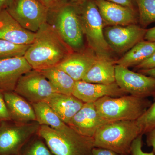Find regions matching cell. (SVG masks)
<instances>
[{"label":"cell","mask_w":155,"mask_h":155,"mask_svg":"<svg viewBox=\"0 0 155 155\" xmlns=\"http://www.w3.org/2000/svg\"><path fill=\"white\" fill-rule=\"evenodd\" d=\"M24 57L32 69L42 70L57 66L74 52L55 28L46 22L35 32Z\"/></svg>","instance_id":"obj_1"},{"label":"cell","mask_w":155,"mask_h":155,"mask_svg":"<svg viewBox=\"0 0 155 155\" xmlns=\"http://www.w3.org/2000/svg\"><path fill=\"white\" fill-rule=\"evenodd\" d=\"M47 22L52 25L73 51L85 50L84 35L77 5L61 0L48 9Z\"/></svg>","instance_id":"obj_2"},{"label":"cell","mask_w":155,"mask_h":155,"mask_svg":"<svg viewBox=\"0 0 155 155\" xmlns=\"http://www.w3.org/2000/svg\"><path fill=\"white\" fill-rule=\"evenodd\" d=\"M140 134H143L137 120L108 122L101 126L95 134L94 146L129 155L132 143Z\"/></svg>","instance_id":"obj_3"},{"label":"cell","mask_w":155,"mask_h":155,"mask_svg":"<svg viewBox=\"0 0 155 155\" xmlns=\"http://www.w3.org/2000/svg\"><path fill=\"white\" fill-rule=\"evenodd\" d=\"M38 134L45 140L55 155H91L94 147L93 137L81 135L69 126L58 130L41 125Z\"/></svg>","instance_id":"obj_4"},{"label":"cell","mask_w":155,"mask_h":155,"mask_svg":"<svg viewBox=\"0 0 155 155\" xmlns=\"http://www.w3.org/2000/svg\"><path fill=\"white\" fill-rule=\"evenodd\" d=\"M100 116L108 122L137 120L152 102L147 98L131 95L105 96L94 103Z\"/></svg>","instance_id":"obj_5"},{"label":"cell","mask_w":155,"mask_h":155,"mask_svg":"<svg viewBox=\"0 0 155 155\" xmlns=\"http://www.w3.org/2000/svg\"><path fill=\"white\" fill-rule=\"evenodd\" d=\"M84 35L89 46L99 58L111 59V49L104 35V22L95 0L77 5Z\"/></svg>","instance_id":"obj_6"},{"label":"cell","mask_w":155,"mask_h":155,"mask_svg":"<svg viewBox=\"0 0 155 155\" xmlns=\"http://www.w3.org/2000/svg\"><path fill=\"white\" fill-rule=\"evenodd\" d=\"M40 127L37 121L24 124L1 121L0 155H19L22 147L38 133Z\"/></svg>","instance_id":"obj_7"},{"label":"cell","mask_w":155,"mask_h":155,"mask_svg":"<svg viewBox=\"0 0 155 155\" xmlns=\"http://www.w3.org/2000/svg\"><path fill=\"white\" fill-rule=\"evenodd\" d=\"M6 9L23 28L32 32L47 22L48 8L39 0H13Z\"/></svg>","instance_id":"obj_8"},{"label":"cell","mask_w":155,"mask_h":155,"mask_svg":"<svg viewBox=\"0 0 155 155\" xmlns=\"http://www.w3.org/2000/svg\"><path fill=\"white\" fill-rule=\"evenodd\" d=\"M14 91L31 104L45 101L58 93L40 71L33 69L20 78Z\"/></svg>","instance_id":"obj_9"},{"label":"cell","mask_w":155,"mask_h":155,"mask_svg":"<svg viewBox=\"0 0 155 155\" xmlns=\"http://www.w3.org/2000/svg\"><path fill=\"white\" fill-rule=\"evenodd\" d=\"M116 82L127 94L139 97L155 96V78L115 65Z\"/></svg>","instance_id":"obj_10"},{"label":"cell","mask_w":155,"mask_h":155,"mask_svg":"<svg viewBox=\"0 0 155 155\" xmlns=\"http://www.w3.org/2000/svg\"><path fill=\"white\" fill-rule=\"evenodd\" d=\"M147 29L136 24L111 25L104 30V35L111 50L118 53L127 52L144 38Z\"/></svg>","instance_id":"obj_11"},{"label":"cell","mask_w":155,"mask_h":155,"mask_svg":"<svg viewBox=\"0 0 155 155\" xmlns=\"http://www.w3.org/2000/svg\"><path fill=\"white\" fill-rule=\"evenodd\" d=\"M108 122L100 116L94 103H84L67 125L81 135L93 138L98 129Z\"/></svg>","instance_id":"obj_12"},{"label":"cell","mask_w":155,"mask_h":155,"mask_svg":"<svg viewBox=\"0 0 155 155\" xmlns=\"http://www.w3.org/2000/svg\"><path fill=\"white\" fill-rule=\"evenodd\" d=\"M127 94L116 82L100 84L88 83L82 80L75 81L72 94L84 103H94L104 97H119Z\"/></svg>","instance_id":"obj_13"},{"label":"cell","mask_w":155,"mask_h":155,"mask_svg":"<svg viewBox=\"0 0 155 155\" xmlns=\"http://www.w3.org/2000/svg\"><path fill=\"white\" fill-rule=\"evenodd\" d=\"M31 69L24 56L0 60V91H14L20 78Z\"/></svg>","instance_id":"obj_14"},{"label":"cell","mask_w":155,"mask_h":155,"mask_svg":"<svg viewBox=\"0 0 155 155\" xmlns=\"http://www.w3.org/2000/svg\"><path fill=\"white\" fill-rule=\"evenodd\" d=\"M95 1L104 24L124 26L136 24L139 20L138 11L106 0Z\"/></svg>","instance_id":"obj_15"},{"label":"cell","mask_w":155,"mask_h":155,"mask_svg":"<svg viewBox=\"0 0 155 155\" xmlns=\"http://www.w3.org/2000/svg\"><path fill=\"white\" fill-rule=\"evenodd\" d=\"M35 34L23 28L6 9L0 11V39L16 44L29 45Z\"/></svg>","instance_id":"obj_16"},{"label":"cell","mask_w":155,"mask_h":155,"mask_svg":"<svg viewBox=\"0 0 155 155\" xmlns=\"http://www.w3.org/2000/svg\"><path fill=\"white\" fill-rule=\"evenodd\" d=\"M98 57L92 51L84 50L72 53L57 67L76 81L82 80Z\"/></svg>","instance_id":"obj_17"},{"label":"cell","mask_w":155,"mask_h":155,"mask_svg":"<svg viewBox=\"0 0 155 155\" xmlns=\"http://www.w3.org/2000/svg\"><path fill=\"white\" fill-rule=\"evenodd\" d=\"M11 121L18 124L36 121L32 104L14 91L4 92Z\"/></svg>","instance_id":"obj_18"},{"label":"cell","mask_w":155,"mask_h":155,"mask_svg":"<svg viewBox=\"0 0 155 155\" xmlns=\"http://www.w3.org/2000/svg\"><path fill=\"white\" fill-rule=\"evenodd\" d=\"M61 120L68 125L84 104L73 95L55 93L45 101Z\"/></svg>","instance_id":"obj_19"},{"label":"cell","mask_w":155,"mask_h":155,"mask_svg":"<svg viewBox=\"0 0 155 155\" xmlns=\"http://www.w3.org/2000/svg\"><path fill=\"white\" fill-rule=\"evenodd\" d=\"M115 62L111 59L98 58L82 80L100 84L115 83Z\"/></svg>","instance_id":"obj_20"},{"label":"cell","mask_w":155,"mask_h":155,"mask_svg":"<svg viewBox=\"0 0 155 155\" xmlns=\"http://www.w3.org/2000/svg\"><path fill=\"white\" fill-rule=\"evenodd\" d=\"M155 52V42L142 40L128 50L115 63L127 68L136 66L148 59Z\"/></svg>","instance_id":"obj_21"},{"label":"cell","mask_w":155,"mask_h":155,"mask_svg":"<svg viewBox=\"0 0 155 155\" xmlns=\"http://www.w3.org/2000/svg\"><path fill=\"white\" fill-rule=\"evenodd\" d=\"M39 71L46 78L57 92L72 94L75 81L66 72L57 66Z\"/></svg>","instance_id":"obj_22"},{"label":"cell","mask_w":155,"mask_h":155,"mask_svg":"<svg viewBox=\"0 0 155 155\" xmlns=\"http://www.w3.org/2000/svg\"><path fill=\"white\" fill-rule=\"evenodd\" d=\"M40 125H45L58 130L66 129L68 125L63 122L45 101L31 104Z\"/></svg>","instance_id":"obj_23"},{"label":"cell","mask_w":155,"mask_h":155,"mask_svg":"<svg viewBox=\"0 0 155 155\" xmlns=\"http://www.w3.org/2000/svg\"><path fill=\"white\" fill-rule=\"evenodd\" d=\"M139 21L143 27L155 22V0H135Z\"/></svg>","instance_id":"obj_24"},{"label":"cell","mask_w":155,"mask_h":155,"mask_svg":"<svg viewBox=\"0 0 155 155\" xmlns=\"http://www.w3.org/2000/svg\"><path fill=\"white\" fill-rule=\"evenodd\" d=\"M30 45L16 44L0 39V60L24 56Z\"/></svg>","instance_id":"obj_25"},{"label":"cell","mask_w":155,"mask_h":155,"mask_svg":"<svg viewBox=\"0 0 155 155\" xmlns=\"http://www.w3.org/2000/svg\"><path fill=\"white\" fill-rule=\"evenodd\" d=\"M154 97V102L152 103L144 114L137 120L143 134L155 127V96Z\"/></svg>","instance_id":"obj_26"},{"label":"cell","mask_w":155,"mask_h":155,"mask_svg":"<svg viewBox=\"0 0 155 155\" xmlns=\"http://www.w3.org/2000/svg\"><path fill=\"white\" fill-rule=\"evenodd\" d=\"M24 155H53L41 140H36L26 151Z\"/></svg>","instance_id":"obj_27"},{"label":"cell","mask_w":155,"mask_h":155,"mask_svg":"<svg viewBox=\"0 0 155 155\" xmlns=\"http://www.w3.org/2000/svg\"><path fill=\"white\" fill-rule=\"evenodd\" d=\"M143 135L140 134L134 140L130 149V155H155L153 151L150 153H145L143 151Z\"/></svg>","instance_id":"obj_28"},{"label":"cell","mask_w":155,"mask_h":155,"mask_svg":"<svg viewBox=\"0 0 155 155\" xmlns=\"http://www.w3.org/2000/svg\"><path fill=\"white\" fill-rule=\"evenodd\" d=\"M0 121H11L4 98V92L0 91Z\"/></svg>","instance_id":"obj_29"},{"label":"cell","mask_w":155,"mask_h":155,"mask_svg":"<svg viewBox=\"0 0 155 155\" xmlns=\"http://www.w3.org/2000/svg\"><path fill=\"white\" fill-rule=\"evenodd\" d=\"M136 67L140 70L155 68V52L148 59Z\"/></svg>","instance_id":"obj_30"},{"label":"cell","mask_w":155,"mask_h":155,"mask_svg":"<svg viewBox=\"0 0 155 155\" xmlns=\"http://www.w3.org/2000/svg\"><path fill=\"white\" fill-rule=\"evenodd\" d=\"M106 1L127 7L134 11H138L137 5L135 0H106Z\"/></svg>","instance_id":"obj_31"},{"label":"cell","mask_w":155,"mask_h":155,"mask_svg":"<svg viewBox=\"0 0 155 155\" xmlns=\"http://www.w3.org/2000/svg\"><path fill=\"white\" fill-rule=\"evenodd\" d=\"M91 155H123L112 150L101 147H94L91 151Z\"/></svg>","instance_id":"obj_32"},{"label":"cell","mask_w":155,"mask_h":155,"mask_svg":"<svg viewBox=\"0 0 155 155\" xmlns=\"http://www.w3.org/2000/svg\"><path fill=\"white\" fill-rule=\"evenodd\" d=\"M146 134L147 144L148 147H153V151L155 155V127L149 130Z\"/></svg>","instance_id":"obj_33"},{"label":"cell","mask_w":155,"mask_h":155,"mask_svg":"<svg viewBox=\"0 0 155 155\" xmlns=\"http://www.w3.org/2000/svg\"><path fill=\"white\" fill-rule=\"evenodd\" d=\"M144 38L145 40L147 41L155 42V26L147 30Z\"/></svg>","instance_id":"obj_34"},{"label":"cell","mask_w":155,"mask_h":155,"mask_svg":"<svg viewBox=\"0 0 155 155\" xmlns=\"http://www.w3.org/2000/svg\"><path fill=\"white\" fill-rule=\"evenodd\" d=\"M45 7L48 8L54 6L61 0H39Z\"/></svg>","instance_id":"obj_35"},{"label":"cell","mask_w":155,"mask_h":155,"mask_svg":"<svg viewBox=\"0 0 155 155\" xmlns=\"http://www.w3.org/2000/svg\"><path fill=\"white\" fill-rule=\"evenodd\" d=\"M140 73L155 78V68L140 70Z\"/></svg>","instance_id":"obj_36"},{"label":"cell","mask_w":155,"mask_h":155,"mask_svg":"<svg viewBox=\"0 0 155 155\" xmlns=\"http://www.w3.org/2000/svg\"><path fill=\"white\" fill-rule=\"evenodd\" d=\"M13 0H0V11L6 9Z\"/></svg>","instance_id":"obj_37"},{"label":"cell","mask_w":155,"mask_h":155,"mask_svg":"<svg viewBox=\"0 0 155 155\" xmlns=\"http://www.w3.org/2000/svg\"><path fill=\"white\" fill-rule=\"evenodd\" d=\"M68 2L76 5H80L83 4L86 0H67Z\"/></svg>","instance_id":"obj_38"},{"label":"cell","mask_w":155,"mask_h":155,"mask_svg":"<svg viewBox=\"0 0 155 155\" xmlns=\"http://www.w3.org/2000/svg\"><path fill=\"white\" fill-rule=\"evenodd\" d=\"M1 121H0V123H1Z\"/></svg>","instance_id":"obj_39"}]
</instances>
